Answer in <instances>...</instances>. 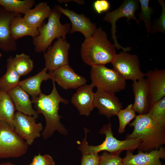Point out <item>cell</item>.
Wrapping results in <instances>:
<instances>
[{
    "label": "cell",
    "instance_id": "cell-1",
    "mask_svg": "<svg viewBox=\"0 0 165 165\" xmlns=\"http://www.w3.org/2000/svg\"><path fill=\"white\" fill-rule=\"evenodd\" d=\"M52 81L53 88L50 94L46 95L41 93L38 97L32 98L31 100L38 113L42 114L46 120V126L42 133L44 139L50 137L56 131L63 135L68 134L67 129L60 122L62 117L59 115L58 111L60 103L68 105L69 101L60 95L55 82Z\"/></svg>",
    "mask_w": 165,
    "mask_h": 165
},
{
    "label": "cell",
    "instance_id": "cell-2",
    "mask_svg": "<svg viewBox=\"0 0 165 165\" xmlns=\"http://www.w3.org/2000/svg\"><path fill=\"white\" fill-rule=\"evenodd\" d=\"M80 54L83 62L91 66L111 63L117 53L106 33L100 27L89 38H85L81 45Z\"/></svg>",
    "mask_w": 165,
    "mask_h": 165
},
{
    "label": "cell",
    "instance_id": "cell-3",
    "mask_svg": "<svg viewBox=\"0 0 165 165\" xmlns=\"http://www.w3.org/2000/svg\"><path fill=\"white\" fill-rule=\"evenodd\" d=\"M134 119L129 124L134 127V130L126 138L142 140L138 151L148 152L158 149L165 144V128L157 124L148 114L136 116Z\"/></svg>",
    "mask_w": 165,
    "mask_h": 165
},
{
    "label": "cell",
    "instance_id": "cell-4",
    "mask_svg": "<svg viewBox=\"0 0 165 165\" xmlns=\"http://www.w3.org/2000/svg\"><path fill=\"white\" fill-rule=\"evenodd\" d=\"M61 13L55 6L48 18L46 24H43L38 29L39 34L33 38V43L35 52L44 53L51 46L53 41L56 38H66L67 34L69 33L71 24L61 23L60 18Z\"/></svg>",
    "mask_w": 165,
    "mask_h": 165
},
{
    "label": "cell",
    "instance_id": "cell-5",
    "mask_svg": "<svg viewBox=\"0 0 165 165\" xmlns=\"http://www.w3.org/2000/svg\"><path fill=\"white\" fill-rule=\"evenodd\" d=\"M99 133L105 135V140L101 144L95 146L89 145L86 141H83L80 148L82 155L98 154L102 151L114 153H120L124 150L132 152L138 148L142 142L138 138L128 139L123 141L118 140L113 136L110 122L103 126Z\"/></svg>",
    "mask_w": 165,
    "mask_h": 165
},
{
    "label": "cell",
    "instance_id": "cell-6",
    "mask_svg": "<svg viewBox=\"0 0 165 165\" xmlns=\"http://www.w3.org/2000/svg\"><path fill=\"white\" fill-rule=\"evenodd\" d=\"M28 148L14 128L0 120V159L20 157L26 153Z\"/></svg>",
    "mask_w": 165,
    "mask_h": 165
},
{
    "label": "cell",
    "instance_id": "cell-7",
    "mask_svg": "<svg viewBox=\"0 0 165 165\" xmlns=\"http://www.w3.org/2000/svg\"><path fill=\"white\" fill-rule=\"evenodd\" d=\"M90 78L94 86L114 93L124 90L126 80L113 69L105 65L91 66Z\"/></svg>",
    "mask_w": 165,
    "mask_h": 165
},
{
    "label": "cell",
    "instance_id": "cell-8",
    "mask_svg": "<svg viewBox=\"0 0 165 165\" xmlns=\"http://www.w3.org/2000/svg\"><path fill=\"white\" fill-rule=\"evenodd\" d=\"M139 0H125L116 9L107 12L103 18L104 20L109 22L111 24L112 39L113 40L114 46L118 50L121 49L123 51L127 52L130 51L131 48L130 47H123L118 43L116 36V22L119 18L125 17L127 18V21L133 19L140 25V21L135 15L136 10L139 9Z\"/></svg>",
    "mask_w": 165,
    "mask_h": 165
},
{
    "label": "cell",
    "instance_id": "cell-9",
    "mask_svg": "<svg viewBox=\"0 0 165 165\" xmlns=\"http://www.w3.org/2000/svg\"><path fill=\"white\" fill-rule=\"evenodd\" d=\"M111 63L113 69L125 80L134 82L145 76L140 69L138 57L135 54L122 51L116 54Z\"/></svg>",
    "mask_w": 165,
    "mask_h": 165
},
{
    "label": "cell",
    "instance_id": "cell-10",
    "mask_svg": "<svg viewBox=\"0 0 165 165\" xmlns=\"http://www.w3.org/2000/svg\"><path fill=\"white\" fill-rule=\"evenodd\" d=\"M36 118L17 111L13 121L14 129L28 145H31L36 138L41 137L43 130L41 123H37Z\"/></svg>",
    "mask_w": 165,
    "mask_h": 165
},
{
    "label": "cell",
    "instance_id": "cell-11",
    "mask_svg": "<svg viewBox=\"0 0 165 165\" xmlns=\"http://www.w3.org/2000/svg\"><path fill=\"white\" fill-rule=\"evenodd\" d=\"M70 44L66 38H60L44 53L45 67L50 72L69 65L68 53Z\"/></svg>",
    "mask_w": 165,
    "mask_h": 165
},
{
    "label": "cell",
    "instance_id": "cell-12",
    "mask_svg": "<svg viewBox=\"0 0 165 165\" xmlns=\"http://www.w3.org/2000/svg\"><path fill=\"white\" fill-rule=\"evenodd\" d=\"M94 94V106L98 109L99 113L108 119L116 115L123 108V104L115 93L97 88Z\"/></svg>",
    "mask_w": 165,
    "mask_h": 165
},
{
    "label": "cell",
    "instance_id": "cell-13",
    "mask_svg": "<svg viewBox=\"0 0 165 165\" xmlns=\"http://www.w3.org/2000/svg\"><path fill=\"white\" fill-rule=\"evenodd\" d=\"M55 6L61 14L67 16L70 20L71 23L69 32L70 34L80 32L83 35L85 38H87L97 28L96 24L92 23L90 19L84 14H79L73 10L64 8L60 5Z\"/></svg>",
    "mask_w": 165,
    "mask_h": 165
},
{
    "label": "cell",
    "instance_id": "cell-14",
    "mask_svg": "<svg viewBox=\"0 0 165 165\" xmlns=\"http://www.w3.org/2000/svg\"><path fill=\"white\" fill-rule=\"evenodd\" d=\"M49 72L51 75L52 81L56 82L65 90L77 89L87 82L85 77L77 74L69 65Z\"/></svg>",
    "mask_w": 165,
    "mask_h": 165
},
{
    "label": "cell",
    "instance_id": "cell-15",
    "mask_svg": "<svg viewBox=\"0 0 165 165\" xmlns=\"http://www.w3.org/2000/svg\"><path fill=\"white\" fill-rule=\"evenodd\" d=\"M144 74L150 106L165 97V70L156 68Z\"/></svg>",
    "mask_w": 165,
    "mask_h": 165
},
{
    "label": "cell",
    "instance_id": "cell-16",
    "mask_svg": "<svg viewBox=\"0 0 165 165\" xmlns=\"http://www.w3.org/2000/svg\"><path fill=\"white\" fill-rule=\"evenodd\" d=\"M134 155L132 152L127 151L125 157L122 158L124 165H165L160 159L165 158V147L161 146L158 149L152 150L147 152L138 151Z\"/></svg>",
    "mask_w": 165,
    "mask_h": 165
},
{
    "label": "cell",
    "instance_id": "cell-17",
    "mask_svg": "<svg viewBox=\"0 0 165 165\" xmlns=\"http://www.w3.org/2000/svg\"><path fill=\"white\" fill-rule=\"evenodd\" d=\"M20 14L8 12L0 6V49L6 52L17 49L16 42L11 33L10 25L14 17Z\"/></svg>",
    "mask_w": 165,
    "mask_h": 165
},
{
    "label": "cell",
    "instance_id": "cell-18",
    "mask_svg": "<svg viewBox=\"0 0 165 165\" xmlns=\"http://www.w3.org/2000/svg\"><path fill=\"white\" fill-rule=\"evenodd\" d=\"M95 86L91 83L84 84L79 87L71 98V102L78 110L80 115L88 116L94 108Z\"/></svg>",
    "mask_w": 165,
    "mask_h": 165
},
{
    "label": "cell",
    "instance_id": "cell-19",
    "mask_svg": "<svg viewBox=\"0 0 165 165\" xmlns=\"http://www.w3.org/2000/svg\"><path fill=\"white\" fill-rule=\"evenodd\" d=\"M133 82L132 86L134 101L133 108L139 115L147 114L150 103L146 78Z\"/></svg>",
    "mask_w": 165,
    "mask_h": 165
},
{
    "label": "cell",
    "instance_id": "cell-20",
    "mask_svg": "<svg viewBox=\"0 0 165 165\" xmlns=\"http://www.w3.org/2000/svg\"><path fill=\"white\" fill-rule=\"evenodd\" d=\"M14 105L16 110L25 115L34 116L36 119L38 114L34 109L29 95L19 85L7 92Z\"/></svg>",
    "mask_w": 165,
    "mask_h": 165
},
{
    "label": "cell",
    "instance_id": "cell-21",
    "mask_svg": "<svg viewBox=\"0 0 165 165\" xmlns=\"http://www.w3.org/2000/svg\"><path fill=\"white\" fill-rule=\"evenodd\" d=\"M52 11L46 2H41L36 4L33 9H30L23 17L26 23L30 26L38 29L48 18Z\"/></svg>",
    "mask_w": 165,
    "mask_h": 165
},
{
    "label": "cell",
    "instance_id": "cell-22",
    "mask_svg": "<svg viewBox=\"0 0 165 165\" xmlns=\"http://www.w3.org/2000/svg\"><path fill=\"white\" fill-rule=\"evenodd\" d=\"M45 67L36 75L20 81L19 86L32 98L38 97L41 94V86L44 81L52 79L50 73H47Z\"/></svg>",
    "mask_w": 165,
    "mask_h": 165
},
{
    "label": "cell",
    "instance_id": "cell-23",
    "mask_svg": "<svg viewBox=\"0 0 165 165\" xmlns=\"http://www.w3.org/2000/svg\"><path fill=\"white\" fill-rule=\"evenodd\" d=\"M21 15L20 14L14 17L10 25L11 34L16 41L26 36H30L33 38L39 34L38 29L29 26Z\"/></svg>",
    "mask_w": 165,
    "mask_h": 165
},
{
    "label": "cell",
    "instance_id": "cell-24",
    "mask_svg": "<svg viewBox=\"0 0 165 165\" xmlns=\"http://www.w3.org/2000/svg\"><path fill=\"white\" fill-rule=\"evenodd\" d=\"M6 66L5 73L0 77V90L7 92L19 85L20 76L14 68L12 56L7 60Z\"/></svg>",
    "mask_w": 165,
    "mask_h": 165
},
{
    "label": "cell",
    "instance_id": "cell-25",
    "mask_svg": "<svg viewBox=\"0 0 165 165\" xmlns=\"http://www.w3.org/2000/svg\"><path fill=\"white\" fill-rule=\"evenodd\" d=\"M16 109L7 92L0 90V120H3L14 128L13 121Z\"/></svg>",
    "mask_w": 165,
    "mask_h": 165
},
{
    "label": "cell",
    "instance_id": "cell-26",
    "mask_svg": "<svg viewBox=\"0 0 165 165\" xmlns=\"http://www.w3.org/2000/svg\"><path fill=\"white\" fill-rule=\"evenodd\" d=\"M35 3L34 0H0V6L7 11L17 14H26Z\"/></svg>",
    "mask_w": 165,
    "mask_h": 165
},
{
    "label": "cell",
    "instance_id": "cell-27",
    "mask_svg": "<svg viewBox=\"0 0 165 165\" xmlns=\"http://www.w3.org/2000/svg\"><path fill=\"white\" fill-rule=\"evenodd\" d=\"M14 68L20 76L29 73L33 70L34 63L30 57L24 53L17 54L13 57Z\"/></svg>",
    "mask_w": 165,
    "mask_h": 165
},
{
    "label": "cell",
    "instance_id": "cell-28",
    "mask_svg": "<svg viewBox=\"0 0 165 165\" xmlns=\"http://www.w3.org/2000/svg\"><path fill=\"white\" fill-rule=\"evenodd\" d=\"M147 114L157 124L165 128V97L150 105Z\"/></svg>",
    "mask_w": 165,
    "mask_h": 165
},
{
    "label": "cell",
    "instance_id": "cell-29",
    "mask_svg": "<svg viewBox=\"0 0 165 165\" xmlns=\"http://www.w3.org/2000/svg\"><path fill=\"white\" fill-rule=\"evenodd\" d=\"M132 106L133 104H129L125 108L119 110L116 115L119 119L118 132L119 133H122L125 131L126 126L136 117V112L133 109Z\"/></svg>",
    "mask_w": 165,
    "mask_h": 165
},
{
    "label": "cell",
    "instance_id": "cell-30",
    "mask_svg": "<svg viewBox=\"0 0 165 165\" xmlns=\"http://www.w3.org/2000/svg\"><path fill=\"white\" fill-rule=\"evenodd\" d=\"M149 0H139L140 3L141 11L138 14V20L139 21H143L147 32L150 33L151 30L152 22L151 20V15L153 12V9L149 6Z\"/></svg>",
    "mask_w": 165,
    "mask_h": 165
},
{
    "label": "cell",
    "instance_id": "cell-31",
    "mask_svg": "<svg viewBox=\"0 0 165 165\" xmlns=\"http://www.w3.org/2000/svg\"><path fill=\"white\" fill-rule=\"evenodd\" d=\"M162 7V10L160 17L152 23L151 33L159 32L165 34V3L163 0L158 1Z\"/></svg>",
    "mask_w": 165,
    "mask_h": 165
},
{
    "label": "cell",
    "instance_id": "cell-32",
    "mask_svg": "<svg viewBox=\"0 0 165 165\" xmlns=\"http://www.w3.org/2000/svg\"><path fill=\"white\" fill-rule=\"evenodd\" d=\"M120 154L105 151L100 156L99 165H124Z\"/></svg>",
    "mask_w": 165,
    "mask_h": 165
},
{
    "label": "cell",
    "instance_id": "cell-33",
    "mask_svg": "<svg viewBox=\"0 0 165 165\" xmlns=\"http://www.w3.org/2000/svg\"><path fill=\"white\" fill-rule=\"evenodd\" d=\"M53 157L48 154L42 155L39 153L35 155L29 165H55Z\"/></svg>",
    "mask_w": 165,
    "mask_h": 165
},
{
    "label": "cell",
    "instance_id": "cell-34",
    "mask_svg": "<svg viewBox=\"0 0 165 165\" xmlns=\"http://www.w3.org/2000/svg\"><path fill=\"white\" fill-rule=\"evenodd\" d=\"M93 7L97 13L101 14L108 12L110 8V5L107 0H97L94 2Z\"/></svg>",
    "mask_w": 165,
    "mask_h": 165
},
{
    "label": "cell",
    "instance_id": "cell-35",
    "mask_svg": "<svg viewBox=\"0 0 165 165\" xmlns=\"http://www.w3.org/2000/svg\"><path fill=\"white\" fill-rule=\"evenodd\" d=\"M100 156L98 154L82 155L81 165H99Z\"/></svg>",
    "mask_w": 165,
    "mask_h": 165
},
{
    "label": "cell",
    "instance_id": "cell-36",
    "mask_svg": "<svg viewBox=\"0 0 165 165\" xmlns=\"http://www.w3.org/2000/svg\"><path fill=\"white\" fill-rule=\"evenodd\" d=\"M0 165H14L13 163L9 162L0 163Z\"/></svg>",
    "mask_w": 165,
    "mask_h": 165
},
{
    "label": "cell",
    "instance_id": "cell-37",
    "mask_svg": "<svg viewBox=\"0 0 165 165\" xmlns=\"http://www.w3.org/2000/svg\"><path fill=\"white\" fill-rule=\"evenodd\" d=\"M2 56V54L0 52V58H1Z\"/></svg>",
    "mask_w": 165,
    "mask_h": 165
}]
</instances>
